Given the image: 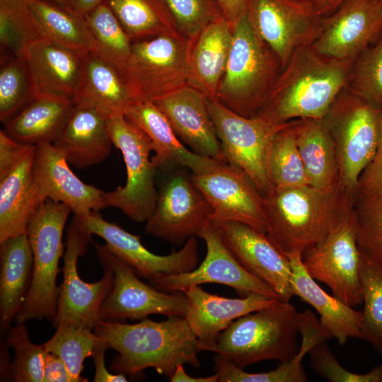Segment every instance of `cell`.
<instances>
[{
  "mask_svg": "<svg viewBox=\"0 0 382 382\" xmlns=\"http://www.w3.org/2000/svg\"><path fill=\"white\" fill-rule=\"evenodd\" d=\"M352 199L342 185L330 190L271 185L263 195L266 234L286 254L303 255L349 217Z\"/></svg>",
  "mask_w": 382,
  "mask_h": 382,
  "instance_id": "6da1fadb",
  "label": "cell"
},
{
  "mask_svg": "<svg viewBox=\"0 0 382 382\" xmlns=\"http://www.w3.org/2000/svg\"><path fill=\"white\" fill-rule=\"evenodd\" d=\"M93 332L117 352L110 364L116 374L134 376L154 368L170 379L180 364L200 366L198 340L185 318H146L134 324L99 320Z\"/></svg>",
  "mask_w": 382,
  "mask_h": 382,
  "instance_id": "7a4b0ae2",
  "label": "cell"
},
{
  "mask_svg": "<svg viewBox=\"0 0 382 382\" xmlns=\"http://www.w3.org/2000/svg\"><path fill=\"white\" fill-rule=\"evenodd\" d=\"M353 62L325 56L312 44L299 47L258 113L277 124L323 117L346 87Z\"/></svg>",
  "mask_w": 382,
  "mask_h": 382,
  "instance_id": "3957f363",
  "label": "cell"
},
{
  "mask_svg": "<svg viewBox=\"0 0 382 382\" xmlns=\"http://www.w3.org/2000/svg\"><path fill=\"white\" fill-rule=\"evenodd\" d=\"M282 70L280 59L258 35L245 11L232 25V43L216 99L245 117L256 115Z\"/></svg>",
  "mask_w": 382,
  "mask_h": 382,
  "instance_id": "277c9868",
  "label": "cell"
},
{
  "mask_svg": "<svg viewBox=\"0 0 382 382\" xmlns=\"http://www.w3.org/2000/svg\"><path fill=\"white\" fill-rule=\"evenodd\" d=\"M299 312L289 302L250 313L219 335L210 352L245 369L264 360L288 361L298 353Z\"/></svg>",
  "mask_w": 382,
  "mask_h": 382,
  "instance_id": "5b68a950",
  "label": "cell"
},
{
  "mask_svg": "<svg viewBox=\"0 0 382 382\" xmlns=\"http://www.w3.org/2000/svg\"><path fill=\"white\" fill-rule=\"evenodd\" d=\"M71 208L50 199L38 208L27 228L33 255V281L16 323L33 320L53 321L57 310L59 262L64 253L62 236Z\"/></svg>",
  "mask_w": 382,
  "mask_h": 382,
  "instance_id": "8992f818",
  "label": "cell"
},
{
  "mask_svg": "<svg viewBox=\"0 0 382 382\" xmlns=\"http://www.w3.org/2000/svg\"><path fill=\"white\" fill-rule=\"evenodd\" d=\"M107 125L113 145L123 156L127 180L122 187L103 192L105 207L120 209L134 221H147L155 211L158 197L154 185L157 168L149 157L152 142L123 112H112Z\"/></svg>",
  "mask_w": 382,
  "mask_h": 382,
  "instance_id": "52a82bcc",
  "label": "cell"
},
{
  "mask_svg": "<svg viewBox=\"0 0 382 382\" xmlns=\"http://www.w3.org/2000/svg\"><path fill=\"white\" fill-rule=\"evenodd\" d=\"M381 112L345 87L322 117L335 142L340 183L352 195L376 153Z\"/></svg>",
  "mask_w": 382,
  "mask_h": 382,
  "instance_id": "ba28073f",
  "label": "cell"
},
{
  "mask_svg": "<svg viewBox=\"0 0 382 382\" xmlns=\"http://www.w3.org/2000/svg\"><path fill=\"white\" fill-rule=\"evenodd\" d=\"M190 39L180 33L132 41L120 66L139 101H155L187 85Z\"/></svg>",
  "mask_w": 382,
  "mask_h": 382,
  "instance_id": "9c48e42d",
  "label": "cell"
},
{
  "mask_svg": "<svg viewBox=\"0 0 382 382\" xmlns=\"http://www.w3.org/2000/svg\"><path fill=\"white\" fill-rule=\"evenodd\" d=\"M101 266L113 273L112 286L102 303L99 320H142L151 314L185 318L187 301L183 292H165L142 282L133 268L105 245L93 243Z\"/></svg>",
  "mask_w": 382,
  "mask_h": 382,
  "instance_id": "30bf717a",
  "label": "cell"
},
{
  "mask_svg": "<svg viewBox=\"0 0 382 382\" xmlns=\"http://www.w3.org/2000/svg\"><path fill=\"white\" fill-rule=\"evenodd\" d=\"M207 105L221 149L229 164L243 171L263 195L271 187L267 156L275 134L286 123L277 124L257 114L245 117L207 98Z\"/></svg>",
  "mask_w": 382,
  "mask_h": 382,
  "instance_id": "8fae6325",
  "label": "cell"
},
{
  "mask_svg": "<svg viewBox=\"0 0 382 382\" xmlns=\"http://www.w3.org/2000/svg\"><path fill=\"white\" fill-rule=\"evenodd\" d=\"M190 178L212 207L213 225L238 222L266 233L263 195L244 171L214 160L204 170L192 172Z\"/></svg>",
  "mask_w": 382,
  "mask_h": 382,
  "instance_id": "7c38bea8",
  "label": "cell"
},
{
  "mask_svg": "<svg viewBox=\"0 0 382 382\" xmlns=\"http://www.w3.org/2000/svg\"><path fill=\"white\" fill-rule=\"evenodd\" d=\"M90 242L91 236L71 221L66 228L63 282L52 321L55 328L61 322H69L93 330L99 321L100 306L112 286L113 273L109 267L103 266L104 274L100 280L88 283L81 279L77 260L86 252Z\"/></svg>",
  "mask_w": 382,
  "mask_h": 382,
  "instance_id": "4fadbf2b",
  "label": "cell"
},
{
  "mask_svg": "<svg viewBox=\"0 0 382 382\" xmlns=\"http://www.w3.org/2000/svg\"><path fill=\"white\" fill-rule=\"evenodd\" d=\"M245 11L258 35L281 60L282 69L299 47L320 35L324 16L294 0H245Z\"/></svg>",
  "mask_w": 382,
  "mask_h": 382,
  "instance_id": "5bb4252c",
  "label": "cell"
},
{
  "mask_svg": "<svg viewBox=\"0 0 382 382\" xmlns=\"http://www.w3.org/2000/svg\"><path fill=\"white\" fill-rule=\"evenodd\" d=\"M72 221L87 234L104 239L111 252L129 265L139 277L148 281L162 274L187 272L197 266L198 250L195 236L190 237L179 251L159 255L144 246L139 236L105 220L99 212L74 215Z\"/></svg>",
  "mask_w": 382,
  "mask_h": 382,
  "instance_id": "9a60e30c",
  "label": "cell"
},
{
  "mask_svg": "<svg viewBox=\"0 0 382 382\" xmlns=\"http://www.w3.org/2000/svg\"><path fill=\"white\" fill-rule=\"evenodd\" d=\"M198 237L204 241L207 247L205 258L198 267L180 274H162L149 280V283L165 292H183L203 284H221L244 296L255 292L279 299L270 286L250 274L238 261L225 244L217 226L209 222Z\"/></svg>",
  "mask_w": 382,
  "mask_h": 382,
  "instance_id": "2e32d148",
  "label": "cell"
},
{
  "mask_svg": "<svg viewBox=\"0 0 382 382\" xmlns=\"http://www.w3.org/2000/svg\"><path fill=\"white\" fill-rule=\"evenodd\" d=\"M302 261L309 275L326 284L336 298L352 308L363 303L361 253L350 216L323 242L304 253Z\"/></svg>",
  "mask_w": 382,
  "mask_h": 382,
  "instance_id": "e0dca14e",
  "label": "cell"
},
{
  "mask_svg": "<svg viewBox=\"0 0 382 382\" xmlns=\"http://www.w3.org/2000/svg\"><path fill=\"white\" fill-rule=\"evenodd\" d=\"M213 209L190 176L177 171L164 183L154 214L146 221L145 231L156 238L180 245L190 237L198 236L210 222Z\"/></svg>",
  "mask_w": 382,
  "mask_h": 382,
  "instance_id": "ac0fdd59",
  "label": "cell"
},
{
  "mask_svg": "<svg viewBox=\"0 0 382 382\" xmlns=\"http://www.w3.org/2000/svg\"><path fill=\"white\" fill-rule=\"evenodd\" d=\"M381 35L380 0H343L324 16L321 32L312 46L325 56L354 61Z\"/></svg>",
  "mask_w": 382,
  "mask_h": 382,
  "instance_id": "d6986e66",
  "label": "cell"
},
{
  "mask_svg": "<svg viewBox=\"0 0 382 382\" xmlns=\"http://www.w3.org/2000/svg\"><path fill=\"white\" fill-rule=\"evenodd\" d=\"M217 227L225 244L242 266L270 286L281 301L289 302L294 294L287 255L266 233L248 225L228 222Z\"/></svg>",
  "mask_w": 382,
  "mask_h": 382,
  "instance_id": "ffe728a7",
  "label": "cell"
},
{
  "mask_svg": "<svg viewBox=\"0 0 382 382\" xmlns=\"http://www.w3.org/2000/svg\"><path fill=\"white\" fill-rule=\"evenodd\" d=\"M33 174L41 204L50 199L69 206L77 216L106 208L104 191L80 180L70 168L64 153L52 143L36 145Z\"/></svg>",
  "mask_w": 382,
  "mask_h": 382,
  "instance_id": "44dd1931",
  "label": "cell"
},
{
  "mask_svg": "<svg viewBox=\"0 0 382 382\" xmlns=\"http://www.w3.org/2000/svg\"><path fill=\"white\" fill-rule=\"evenodd\" d=\"M183 292L187 301L185 318L198 340L200 352H210L221 332L236 319L280 301L255 292L243 298H226L208 293L199 286Z\"/></svg>",
  "mask_w": 382,
  "mask_h": 382,
  "instance_id": "7402d4cb",
  "label": "cell"
},
{
  "mask_svg": "<svg viewBox=\"0 0 382 382\" xmlns=\"http://www.w3.org/2000/svg\"><path fill=\"white\" fill-rule=\"evenodd\" d=\"M154 103L178 139L200 156L226 161L207 105V97L186 85Z\"/></svg>",
  "mask_w": 382,
  "mask_h": 382,
  "instance_id": "603a6c76",
  "label": "cell"
},
{
  "mask_svg": "<svg viewBox=\"0 0 382 382\" xmlns=\"http://www.w3.org/2000/svg\"><path fill=\"white\" fill-rule=\"evenodd\" d=\"M23 58L37 96L75 100L84 77L83 55L42 38L28 45Z\"/></svg>",
  "mask_w": 382,
  "mask_h": 382,
  "instance_id": "cb8c5ba5",
  "label": "cell"
},
{
  "mask_svg": "<svg viewBox=\"0 0 382 382\" xmlns=\"http://www.w3.org/2000/svg\"><path fill=\"white\" fill-rule=\"evenodd\" d=\"M110 114L94 105L75 103L67 122L53 144L77 169L100 163L110 154L113 145L107 125Z\"/></svg>",
  "mask_w": 382,
  "mask_h": 382,
  "instance_id": "d4e9b609",
  "label": "cell"
},
{
  "mask_svg": "<svg viewBox=\"0 0 382 382\" xmlns=\"http://www.w3.org/2000/svg\"><path fill=\"white\" fill-rule=\"evenodd\" d=\"M187 85L215 98L232 43V28L223 16L190 40Z\"/></svg>",
  "mask_w": 382,
  "mask_h": 382,
  "instance_id": "484cf974",
  "label": "cell"
},
{
  "mask_svg": "<svg viewBox=\"0 0 382 382\" xmlns=\"http://www.w3.org/2000/svg\"><path fill=\"white\" fill-rule=\"evenodd\" d=\"M286 255L291 268L290 282L294 294L316 309L320 324L339 345H344L349 338L359 339L361 311L325 292L307 272L301 253Z\"/></svg>",
  "mask_w": 382,
  "mask_h": 382,
  "instance_id": "4316f807",
  "label": "cell"
},
{
  "mask_svg": "<svg viewBox=\"0 0 382 382\" xmlns=\"http://www.w3.org/2000/svg\"><path fill=\"white\" fill-rule=\"evenodd\" d=\"M124 113L150 138L155 152L151 161L157 169L180 166L190 168L192 172H197L215 160L187 149L153 101L136 102L127 107Z\"/></svg>",
  "mask_w": 382,
  "mask_h": 382,
  "instance_id": "83f0119b",
  "label": "cell"
},
{
  "mask_svg": "<svg viewBox=\"0 0 382 382\" xmlns=\"http://www.w3.org/2000/svg\"><path fill=\"white\" fill-rule=\"evenodd\" d=\"M36 145L0 180V243L27 233L28 226L38 208L33 163Z\"/></svg>",
  "mask_w": 382,
  "mask_h": 382,
  "instance_id": "f1b7e54d",
  "label": "cell"
},
{
  "mask_svg": "<svg viewBox=\"0 0 382 382\" xmlns=\"http://www.w3.org/2000/svg\"><path fill=\"white\" fill-rule=\"evenodd\" d=\"M33 255L26 233L0 243V330L4 335L23 308L30 290Z\"/></svg>",
  "mask_w": 382,
  "mask_h": 382,
  "instance_id": "f546056e",
  "label": "cell"
},
{
  "mask_svg": "<svg viewBox=\"0 0 382 382\" xmlns=\"http://www.w3.org/2000/svg\"><path fill=\"white\" fill-rule=\"evenodd\" d=\"M75 106L66 98L37 96L6 121L3 131L23 144H53L62 132Z\"/></svg>",
  "mask_w": 382,
  "mask_h": 382,
  "instance_id": "4dcf8cb0",
  "label": "cell"
},
{
  "mask_svg": "<svg viewBox=\"0 0 382 382\" xmlns=\"http://www.w3.org/2000/svg\"><path fill=\"white\" fill-rule=\"evenodd\" d=\"M85 72L76 103L96 106L110 113L123 112L138 102L120 66L99 53L83 55Z\"/></svg>",
  "mask_w": 382,
  "mask_h": 382,
  "instance_id": "1f68e13d",
  "label": "cell"
},
{
  "mask_svg": "<svg viewBox=\"0 0 382 382\" xmlns=\"http://www.w3.org/2000/svg\"><path fill=\"white\" fill-rule=\"evenodd\" d=\"M294 127L310 185L330 190L341 185L335 142L323 119H296Z\"/></svg>",
  "mask_w": 382,
  "mask_h": 382,
  "instance_id": "d6a6232c",
  "label": "cell"
},
{
  "mask_svg": "<svg viewBox=\"0 0 382 382\" xmlns=\"http://www.w3.org/2000/svg\"><path fill=\"white\" fill-rule=\"evenodd\" d=\"M35 27L41 37L81 55L103 54L83 18L53 1L28 0Z\"/></svg>",
  "mask_w": 382,
  "mask_h": 382,
  "instance_id": "836d02e7",
  "label": "cell"
},
{
  "mask_svg": "<svg viewBox=\"0 0 382 382\" xmlns=\"http://www.w3.org/2000/svg\"><path fill=\"white\" fill-rule=\"evenodd\" d=\"M132 41L178 33L165 0H107Z\"/></svg>",
  "mask_w": 382,
  "mask_h": 382,
  "instance_id": "e575fe53",
  "label": "cell"
},
{
  "mask_svg": "<svg viewBox=\"0 0 382 382\" xmlns=\"http://www.w3.org/2000/svg\"><path fill=\"white\" fill-rule=\"evenodd\" d=\"M267 170L272 186L291 187L310 185L296 144L294 120L288 122L272 138L267 151Z\"/></svg>",
  "mask_w": 382,
  "mask_h": 382,
  "instance_id": "d590c367",
  "label": "cell"
},
{
  "mask_svg": "<svg viewBox=\"0 0 382 382\" xmlns=\"http://www.w3.org/2000/svg\"><path fill=\"white\" fill-rule=\"evenodd\" d=\"M359 276L364 303L359 339L382 353V261L361 253Z\"/></svg>",
  "mask_w": 382,
  "mask_h": 382,
  "instance_id": "8d00e7d4",
  "label": "cell"
},
{
  "mask_svg": "<svg viewBox=\"0 0 382 382\" xmlns=\"http://www.w3.org/2000/svg\"><path fill=\"white\" fill-rule=\"evenodd\" d=\"M100 339L93 330L61 322L53 336L42 345L47 352L54 353L62 359L74 382H86L88 380L81 375L83 361L91 357Z\"/></svg>",
  "mask_w": 382,
  "mask_h": 382,
  "instance_id": "74e56055",
  "label": "cell"
},
{
  "mask_svg": "<svg viewBox=\"0 0 382 382\" xmlns=\"http://www.w3.org/2000/svg\"><path fill=\"white\" fill-rule=\"evenodd\" d=\"M36 96L25 59L1 53V122L4 124Z\"/></svg>",
  "mask_w": 382,
  "mask_h": 382,
  "instance_id": "f35d334b",
  "label": "cell"
},
{
  "mask_svg": "<svg viewBox=\"0 0 382 382\" xmlns=\"http://www.w3.org/2000/svg\"><path fill=\"white\" fill-rule=\"evenodd\" d=\"M350 219L363 255L382 261V196L352 195Z\"/></svg>",
  "mask_w": 382,
  "mask_h": 382,
  "instance_id": "ab89813d",
  "label": "cell"
},
{
  "mask_svg": "<svg viewBox=\"0 0 382 382\" xmlns=\"http://www.w3.org/2000/svg\"><path fill=\"white\" fill-rule=\"evenodd\" d=\"M41 38L28 0H0L1 53L23 57L28 45Z\"/></svg>",
  "mask_w": 382,
  "mask_h": 382,
  "instance_id": "60d3db41",
  "label": "cell"
},
{
  "mask_svg": "<svg viewBox=\"0 0 382 382\" xmlns=\"http://www.w3.org/2000/svg\"><path fill=\"white\" fill-rule=\"evenodd\" d=\"M346 88L382 111V35L354 60Z\"/></svg>",
  "mask_w": 382,
  "mask_h": 382,
  "instance_id": "b9f144b4",
  "label": "cell"
},
{
  "mask_svg": "<svg viewBox=\"0 0 382 382\" xmlns=\"http://www.w3.org/2000/svg\"><path fill=\"white\" fill-rule=\"evenodd\" d=\"M83 18L103 56L120 66L130 54L132 41L107 0Z\"/></svg>",
  "mask_w": 382,
  "mask_h": 382,
  "instance_id": "7bdbcfd3",
  "label": "cell"
},
{
  "mask_svg": "<svg viewBox=\"0 0 382 382\" xmlns=\"http://www.w3.org/2000/svg\"><path fill=\"white\" fill-rule=\"evenodd\" d=\"M4 342L15 352L11 366V380L15 382H43L47 352L43 345H35L30 340L25 324L16 323L10 328Z\"/></svg>",
  "mask_w": 382,
  "mask_h": 382,
  "instance_id": "ee69618b",
  "label": "cell"
},
{
  "mask_svg": "<svg viewBox=\"0 0 382 382\" xmlns=\"http://www.w3.org/2000/svg\"><path fill=\"white\" fill-rule=\"evenodd\" d=\"M178 31L194 38L204 28L224 16L217 0H165Z\"/></svg>",
  "mask_w": 382,
  "mask_h": 382,
  "instance_id": "f6af8a7d",
  "label": "cell"
},
{
  "mask_svg": "<svg viewBox=\"0 0 382 382\" xmlns=\"http://www.w3.org/2000/svg\"><path fill=\"white\" fill-rule=\"evenodd\" d=\"M310 365L323 378L330 382H382V362L365 374H356L342 367L325 342L308 352Z\"/></svg>",
  "mask_w": 382,
  "mask_h": 382,
  "instance_id": "bcb514c9",
  "label": "cell"
},
{
  "mask_svg": "<svg viewBox=\"0 0 382 382\" xmlns=\"http://www.w3.org/2000/svg\"><path fill=\"white\" fill-rule=\"evenodd\" d=\"M355 191L368 196H382V112L376 153L361 173Z\"/></svg>",
  "mask_w": 382,
  "mask_h": 382,
  "instance_id": "7dc6e473",
  "label": "cell"
},
{
  "mask_svg": "<svg viewBox=\"0 0 382 382\" xmlns=\"http://www.w3.org/2000/svg\"><path fill=\"white\" fill-rule=\"evenodd\" d=\"M33 145L21 143L0 131V180L23 158Z\"/></svg>",
  "mask_w": 382,
  "mask_h": 382,
  "instance_id": "c3c4849f",
  "label": "cell"
},
{
  "mask_svg": "<svg viewBox=\"0 0 382 382\" xmlns=\"http://www.w3.org/2000/svg\"><path fill=\"white\" fill-rule=\"evenodd\" d=\"M110 349L108 344L102 338L93 348L92 358L95 366L94 382H127L126 375L122 374H111L105 365V351Z\"/></svg>",
  "mask_w": 382,
  "mask_h": 382,
  "instance_id": "681fc988",
  "label": "cell"
},
{
  "mask_svg": "<svg viewBox=\"0 0 382 382\" xmlns=\"http://www.w3.org/2000/svg\"><path fill=\"white\" fill-rule=\"evenodd\" d=\"M43 382H74V381L62 359L54 353L47 352Z\"/></svg>",
  "mask_w": 382,
  "mask_h": 382,
  "instance_id": "f907efd6",
  "label": "cell"
},
{
  "mask_svg": "<svg viewBox=\"0 0 382 382\" xmlns=\"http://www.w3.org/2000/svg\"><path fill=\"white\" fill-rule=\"evenodd\" d=\"M224 17L232 28L237 18L245 11V0H217Z\"/></svg>",
  "mask_w": 382,
  "mask_h": 382,
  "instance_id": "816d5d0a",
  "label": "cell"
},
{
  "mask_svg": "<svg viewBox=\"0 0 382 382\" xmlns=\"http://www.w3.org/2000/svg\"><path fill=\"white\" fill-rule=\"evenodd\" d=\"M106 0H67L68 9L84 18L86 15Z\"/></svg>",
  "mask_w": 382,
  "mask_h": 382,
  "instance_id": "f5cc1de1",
  "label": "cell"
},
{
  "mask_svg": "<svg viewBox=\"0 0 382 382\" xmlns=\"http://www.w3.org/2000/svg\"><path fill=\"white\" fill-rule=\"evenodd\" d=\"M183 365L180 364L177 366L170 378L171 382H219L218 375L216 373L206 377H192L185 372Z\"/></svg>",
  "mask_w": 382,
  "mask_h": 382,
  "instance_id": "db71d44e",
  "label": "cell"
},
{
  "mask_svg": "<svg viewBox=\"0 0 382 382\" xmlns=\"http://www.w3.org/2000/svg\"><path fill=\"white\" fill-rule=\"evenodd\" d=\"M343 0H317L314 7L316 11L322 16L332 13Z\"/></svg>",
  "mask_w": 382,
  "mask_h": 382,
  "instance_id": "11a10c76",
  "label": "cell"
},
{
  "mask_svg": "<svg viewBox=\"0 0 382 382\" xmlns=\"http://www.w3.org/2000/svg\"><path fill=\"white\" fill-rule=\"evenodd\" d=\"M294 1H296L299 3H301L305 5L314 6L315 3L316 2L317 0H294Z\"/></svg>",
  "mask_w": 382,
  "mask_h": 382,
  "instance_id": "9f6ffc18",
  "label": "cell"
},
{
  "mask_svg": "<svg viewBox=\"0 0 382 382\" xmlns=\"http://www.w3.org/2000/svg\"><path fill=\"white\" fill-rule=\"evenodd\" d=\"M50 1H53L54 3L61 6H63V7H65L66 8H68V1L67 0H50Z\"/></svg>",
  "mask_w": 382,
  "mask_h": 382,
  "instance_id": "6f0895ef",
  "label": "cell"
},
{
  "mask_svg": "<svg viewBox=\"0 0 382 382\" xmlns=\"http://www.w3.org/2000/svg\"><path fill=\"white\" fill-rule=\"evenodd\" d=\"M380 1L382 3V0H380Z\"/></svg>",
  "mask_w": 382,
  "mask_h": 382,
  "instance_id": "680465c9",
  "label": "cell"
}]
</instances>
